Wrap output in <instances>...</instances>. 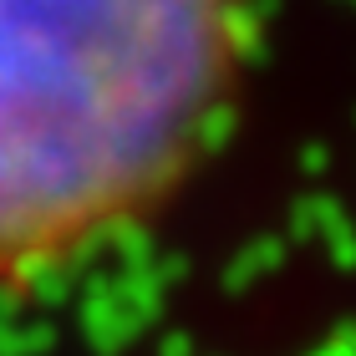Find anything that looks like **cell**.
Listing matches in <instances>:
<instances>
[{
	"instance_id": "1",
	"label": "cell",
	"mask_w": 356,
	"mask_h": 356,
	"mask_svg": "<svg viewBox=\"0 0 356 356\" xmlns=\"http://www.w3.org/2000/svg\"><path fill=\"white\" fill-rule=\"evenodd\" d=\"M250 46V0H0V280L163 204L229 127Z\"/></svg>"
}]
</instances>
